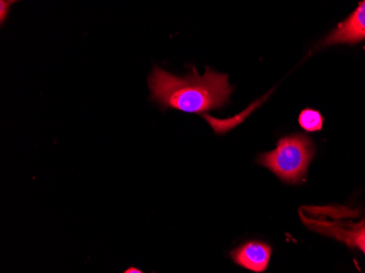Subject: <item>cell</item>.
Wrapping results in <instances>:
<instances>
[{"instance_id": "cell-1", "label": "cell", "mask_w": 365, "mask_h": 273, "mask_svg": "<svg viewBox=\"0 0 365 273\" xmlns=\"http://www.w3.org/2000/svg\"><path fill=\"white\" fill-rule=\"evenodd\" d=\"M148 87L150 100L162 110L171 108L192 114L225 108L233 91L227 75L215 73L208 67L204 76H199L196 68L192 67V73L182 78L153 67L148 77Z\"/></svg>"}, {"instance_id": "cell-3", "label": "cell", "mask_w": 365, "mask_h": 273, "mask_svg": "<svg viewBox=\"0 0 365 273\" xmlns=\"http://www.w3.org/2000/svg\"><path fill=\"white\" fill-rule=\"evenodd\" d=\"M300 217L312 231L344 242L350 248H358L365 254V220L344 221L335 215L333 208L302 207Z\"/></svg>"}, {"instance_id": "cell-8", "label": "cell", "mask_w": 365, "mask_h": 273, "mask_svg": "<svg viewBox=\"0 0 365 273\" xmlns=\"http://www.w3.org/2000/svg\"><path fill=\"white\" fill-rule=\"evenodd\" d=\"M124 273H147L145 271L141 270V269L137 268V267L131 266L128 267L126 270L124 271Z\"/></svg>"}, {"instance_id": "cell-7", "label": "cell", "mask_w": 365, "mask_h": 273, "mask_svg": "<svg viewBox=\"0 0 365 273\" xmlns=\"http://www.w3.org/2000/svg\"><path fill=\"white\" fill-rule=\"evenodd\" d=\"M14 4V1H4V0L0 1V24H4V22L6 21V18H7L8 14H9L10 7Z\"/></svg>"}, {"instance_id": "cell-6", "label": "cell", "mask_w": 365, "mask_h": 273, "mask_svg": "<svg viewBox=\"0 0 365 273\" xmlns=\"http://www.w3.org/2000/svg\"><path fill=\"white\" fill-rule=\"evenodd\" d=\"M299 124L307 133L319 131L323 128L324 117L319 110L305 108L299 116Z\"/></svg>"}, {"instance_id": "cell-2", "label": "cell", "mask_w": 365, "mask_h": 273, "mask_svg": "<svg viewBox=\"0 0 365 273\" xmlns=\"http://www.w3.org/2000/svg\"><path fill=\"white\" fill-rule=\"evenodd\" d=\"M314 155L315 148L311 138L293 133L281 138L274 151L260 155L257 163L272 170L282 182L297 184L307 176Z\"/></svg>"}, {"instance_id": "cell-4", "label": "cell", "mask_w": 365, "mask_h": 273, "mask_svg": "<svg viewBox=\"0 0 365 273\" xmlns=\"http://www.w3.org/2000/svg\"><path fill=\"white\" fill-rule=\"evenodd\" d=\"M235 264L256 273L266 271L272 257V247L258 241H248L230 252Z\"/></svg>"}, {"instance_id": "cell-5", "label": "cell", "mask_w": 365, "mask_h": 273, "mask_svg": "<svg viewBox=\"0 0 365 273\" xmlns=\"http://www.w3.org/2000/svg\"><path fill=\"white\" fill-rule=\"evenodd\" d=\"M363 40H365V1H362L348 19L330 33L322 43V46L346 43L354 44Z\"/></svg>"}]
</instances>
